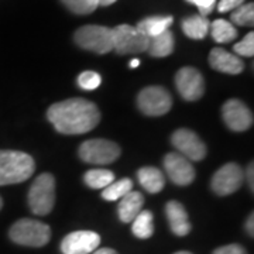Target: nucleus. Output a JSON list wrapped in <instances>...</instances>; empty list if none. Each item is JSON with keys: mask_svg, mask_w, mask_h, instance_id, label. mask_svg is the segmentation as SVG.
<instances>
[{"mask_svg": "<svg viewBox=\"0 0 254 254\" xmlns=\"http://www.w3.org/2000/svg\"><path fill=\"white\" fill-rule=\"evenodd\" d=\"M100 245L98 233L91 230H78L64 237L61 252L64 254H89Z\"/></svg>", "mask_w": 254, "mask_h": 254, "instance_id": "nucleus-14", "label": "nucleus"}, {"mask_svg": "<svg viewBox=\"0 0 254 254\" xmlns=\"http://www.w3.org/2000/svg\"><path fill=\"white\" fill-rule=\"evenodd\" d=\"M55 203V180L51 174L38 175L28 192V206L38 216L51 213Z\"/></svg>", "mask_w": 254, "mask_h": 254, "instance_id": "nucleus-4", "label": "nucleus"}, {"mask_svg": "<svg viewBox=\"0 0 254 254\" xmlns=\"http://www.w3.org/2000/svg\"><path fill=\"white\" fill-rule=\"evenodd\" d=\"M175 85L180 95L188 102L199 100L205 92V81L202 73L192 66H184L177 72Z\"/></svg>", "mask_w": 254, "mask_h": 254, "instance_id": "nucleus-9", "label": "nucleus"}, {"mask_svg": "<svg viewBox=\"0 0 254 254\" xmlns=\"http://www.w3.org/2000/svg\"><path fill=\"white\" fill-rule=\"evenodd\" d=\"M174 18L171 16H153V17H147L141 20L136 26V28L140 33H143L145 37L153 38V37L170 30Z\"/></svg>", "mask_w": 254, "mask_h": 254, "instance_id": "nucleus-19", "label": "nucleus"}, {"mask_svg": "<svg viewBox=\"0 0 254 254\" xmlns=\"http://www.w3.org/2000/svg\"><path fill=\"white\" fill-rule=\"evenodd\" d=\"M116 0H98V4L99 6H103V7H106V6H110V4H113Z\"/></svg>", "mask_w": 254, "mask_h": 254, "instance_id": "nucleus-36", "label": "nucleus"}, {"mask_svg": "<svg viewBox=\"0 0 254 254\" xmlns=\"http://www.w3.org/2000/svg\"><path fill=\"white\" fill-rule=\"evenodd\" d=\"M75 43L92 53L108 54L113 50V33L105 26H83L76 30Z\"/></svg>", "mask_w": 254, "mask_h": 254, "instance_id": "nucleus-5", "label": "nucleus"}, {"mask_svg": "<svg viewBox=\"0 0 254 254\" xmlns=\"http://www.w3.org/2000/svg\"><path fill=\"white\" fill-rule=\"evenodd\" d=\"M147 51L150 55H153L155 58H164L168 57L174 51V34L167 30L158 36L150 38L148 41V48Z\"/></svg>", "mask_w": 254, "mask_h": 254, "instance_id": "nucleus-20", "label": "nucleus"}, {"mask_svg": "<svg viewBox=\"0 0 254 254\" xmlns=\"http://www.w3.org/2000/svg\"><path fill=\"white\" fill-rule=\"evenodd\" d=\"M102 83V78L95 71H85L78 76V85L83 91H95Z\"/></svg>", "mask_w": 254, "mask_h": 254, "instance_id": "nucleus-28", "label": "nucleus"}, {"mask_svg": "<svg viewBox=\"0 0 254 254\" xmlns=\"http://www.w3.org/2000/svg\"><path fill=\"white\" fill-rule=\"evenodd\" d=\"M131 230L138 239H150L154 233V218L150 210H141L136 218L133 219Z\"/></svg>", "mask_w": 254, "mask_h": 254, "instance_id": "nucleus-22", "label": "nucleus"}, {"mask_svg": "<svg viewBox=\"0 0 254 254\" xmlns=\"http://www.w3.org/2000/svg\"><path fill=\"white\" fill-rule=\"evenodd\" d=\"M226 126L233 131H246L253 125V113L242 100L230 99L222 108Z\"/></svg>", "mask_w": 254, "mask_h": 254, "instance_id": "nucleus-12", "label": "nucleus"}, {"mask_svg": "<svg viewBox=\"0 0 254 254\" xmlns=\"http://www.w3.org/2000/svg\"><path fill=\"white\" fill-rule=\"evenodd\" d=\"M233 51L237 55H242V57H253L254 54V34L253 33H249L247 36L239 41L237 44L233 47Z\"/></svg>", "mask_w": 254, "mask_h": 254, "instance_id": "nucleus-29", "label": "nucleus"}, {"mask_svg": "<svg viewBox=\"0 0 254 254\" xmlns=\"http://www.w3.org/2000/svg\"><path fill=\"white\" fill-rule=\"evenodd\" d=\"M120 147L116 143L105 138L86 140L79 147V157L82 161L96 165L112 164L120 157Z\"/></svg>", "mask_w": 254, "mask_h": 254, "instance_id": "nucleus-6", "label": "nucleus"}, {"mask_svg": "<svg viewBox=\"0 0 254 254\" xmlns=\"http://www.w3.org/2000/svg\"><path fill=\"white\" fill-rule=\"evenodd\" d=\"M209 27H210L209 20L200 14L187 17L182 21V31L185 33V36L190 37L192 40L205 38L209 33Z\"/></svg>", "mask_w": 254, "mask_h": 254, "instance_id": "nucleus-21", "label": "nucleus"}, {"mask_svg": "<svg viewBox=\"0 0 254 254\" xmlns=\"http://www.w3.org/2000/svg\"><path fill=\"white\" fill-rule=\"evenodd\" d=\"M209 64L213 69L219 72L229 73V75H237L243 72L245 63L239 55H233L227 53L223 48H213L209 54Z\"/></svg>", "mask_w": 254, "mask_h": 254, "instance_id": "nucleus-15", "label": "nucleus"}, {"mask_svg": "<svg viewBox=\"0 0 254 254\" xmlns=\"http://www.w3.org/2000/svg\"><path fill=\"white\" fill-rule=\"evenodd\" d=\"M232 21L237 26H243V27H252L254 24V4H242L237 9L233 10L232 13Z\"/></svg>", "mask_w": 254, "mask_h": 254, "instance_id": "nucleus-26", "label": "nucleus"}, {"mask_svg": "<svg viewBox=\"0 0 254 254\" xmlns=\"http://www.w3.org/2000/svg\"><path fill=\"white\" fill-rule=\"evenodd\" d=\"M83 181L93 190H105L115 181V174L109 170H91L85 174Z\"/></svg>", "mask_w": 254, "mask_h": 254, "instance_id": "nucleus-24", "label": "nucleus"}, {"mask_svg": "<svg viewBox=\"0 0 254 254\" xmlns=\"http://www.w3.org/2000/svg\"><path fill=\"white\" fill-rule=\"evenodd\" d=\"M245 181L243 170L235 163H229L219 168L212 178V190L219 196H226L240 190Z\"/></svg>", "mask_w": 254, "mask_h": 254, "instance_id": "nucleus-10", "label": "nucleus"}, {"mask_svg": "<svg viewBox=\"0 0 254 254\" xmlns=\"http://www.w3.org/2000/svg\"><path fill=\"white\" fill-rule=\"evenodd\" d=\"M192 4H195L200 11V16L206 17L209 13H212V10L215 9L216 0H187Z\"/></svg>", "mask_w": 254, "mask_h": 254, "instance_id": "nucleus-30", "label": "nucleus"}, {"mask_svg": "<svg viewBox=\"0 0 254 254\" xmlns=\"http://www.w3.org/2000/svg\"><path fill=\"white\" fill-rule=\"evenodd\" d=\"M171 143L178 153L190 161H200L206 155V147L196 133L188 128L177 130L171 137Z\"/></svg>", "mask_w": 254, "mask_h": 254, "instance_id": "nucleus-11", "label": "nucleus"}, {"mask_svg": "<svg viewBox=\"0 0 254 254\" xmlns=\"http://www.w3.org/2000/svg\"><path fill=\"white\" fill-rule=\"evenodd\" d=\"M175 254H192V253H190V252H178V253H175Z\"/></svg>", "mask_w": 254, "mask_h": 254, "instance_id": "nucleus-38", "label": "nucleus"}, {"mask_svg": "<svg viewBox=\"0 0 254 254\" xmlns=\"http://www.w3.org/2000/svg\"><path fill=\"white\" fill-rule=\"evenodd\" d=\"M164 168L175 185H190L195 180V170L188 158L180 153H168L164 158Z\"/></svg>", "mask_w": 254, "mask_h": 254, "instance_id": "nucleus-13", "label": "nucleus"}, {"mask_svg": "<svg viewBox=\"0 0 254 254\" xmlns=\"http://www.w3.org/2000/svg\"><path fill=\"white\" fill-rule=\"evenodd\" d=\"M93 254H118L113 249H109V247H103V249H99L96 250Z\"/></svg>", "mask_w": 254, "mask_h": 254, "instance_id": "nucleus-35", "label": "nucleus"}, {"mask_svg": "<svg viewBox=\"0 0 254 254\" xmlns=\"http://www.w3.org/2000/svg\"><path fill=\"white\" fill-rule=\"evenodd\" d=\"M36 170L31 155L14 150H0V187L27 181Z\"/></svg>", "mask_w": 254, "mask_h": 254, "instance_id": "nucleus-2", "label": "nucleus"}, {"mask_svg": "<svg viewBox=\"0 0 254 254\" xmlns=\"http://www.w3.org/2000/svg\"><path fill=\"white\" fill-rule=\"evenodd\" d=\"M113 33V50L120 55L138 54L148 48L150 38L140 33L136 27L128 24H120L112 30Z\"/></svg>", "mask_w": 254, "mask_h": 254, "instance_id": "nucleus-7", "label": "nucleus"}, {"mask_svg": "<svg viewBox=\"0 0 254 254\" xmlns=\"http://www.w3.org/2000/svg\"><path fill=\"white\" fill-rule=\"evenodd\" d=\"M130 190H133V181L130 178H123L119 181H113L110 185H108L102 192V198L105 200L113 202V200L122 199Z\"/></svg>", "mask_w": 254, "mask_h": 254, "instance_id": "nucleus-25", "label": "nucleus"}, {"mask_svg": "<svg viewBox=\"0 0 254 254\" xmlns=\"http://www.w3.org/2000/svg\"><path fill=\"white\" fill-rule=\"evenodd\" d=\"M137 178L140 185L150 193H158L161 192L165 185V177L164 174L155 168V167H143L138 170Z\"/></svg>", "mask_w": 254, "mask_h": 254, "instance_id": "nucleus-18", "label": "nucleus"}, {"mask_svg": "<svg viewBox=\"0 0 254 254\" xmlns=\"http://www.w3.org/2000/svg\"><path fill=\"white\" fill-rule=\"evenodd\" d=\"M242 4H245V0H220L218 4V10L220 13H226L230 10L237 9Z\"/></svg>", "mask_w": 254, "mask_h": 254, "instance_id": "nucleus-32", "label": "nucleus"}, {"mask_svg": "<svg viewBox=\"0 0 254 254\" xmlns=\"http://www.w3.org/2000/svg\"><path fill=\"white\" fill-rule=\"evenodd\" d=\"M165 213L170 227L174 235L177 236H187L190 232V223L188 213L185 208L177 200H170L165 206Z\"/></svg>", "mask_w": 254, "mask_h": 254, "instance_id": "nucleus-16", "label": "nucleus"}, {"mask_svg": "<svg viewBox=\"0 0 254 254\" xmlns=\"http://www.w3.org/2000/svg\"><path fill=\"white\" fill-rule=\"evenodd\" d=\"M210 34L213 37V40L216 43H220V44H225V43H230L233 41L237 37V30L236 27L230 23V21H226V20H215L213 23H210Z\"/></svg>", "mask_w": 254, "mask_h": 254, "instance_id": "nucleus-23", "label": "nucleus"}, {"mask_svg": "<svg viewBox=\"0 0 254 254\" xmlns=\"http://www.w3.org/2000/svg\"><path fill=\"white\" fill-rule=\"evenodd\" d=\"M47 118L57 131L63 134H85L93 130L100 122V112L91 100L72 98L54 103Z\"/></svg>", "mask_w": 254, "mask_h": 254, "instance_id": "nucleus-1", "label": "nucleus"}, {"mask_svg": "<svg viewBox=\"0 0 254 254\" xmlns=\"http://www.w3.org/2000/svg\"><path fill=\"white\" fill-rule=\"evenodd\" d=\"M137 106L147 116H163L171 109L173 98L163 86H148L138 93Z\"/></svg>", "mask_w": 254, "mask_h": 254, "instance_id": "nucleus-8", "label": "nucleus"}, {"mask_svg": "<svg viewBox=\"0 0 254 254\" xmlns=\"http://www.w3.org/2000/svg\"><path fill=\"white\" fill-rule=\"evenodd\" d=\"M9 236L17 245L43 247L51 239V229L46 223L34 219H20L11 226Z\"/></svg>", "mask_w": 254, "mask_h": 254, "instance_id": "nucleus-3", "label": "nucleus"}, {"mask_svg": "<svg viewBox=\"0 0 254 254\" xmlns=\"http://www.w3.org/2000/svg\"><path fill=\"white\" fill-rule=\"evenodd\" d=\"M213 254H247L245 247L240 245H227L216 249Z\"/></svg>", "mask_w": 254, "mask_h": 254, "instance_id": "nucleus-31", "label": "nucleus"}, {"mask_svg": "<svg viewBox=\"0 0 254 254\" xmlns=\"http://www.w3.org/2000/svg\"><path fill=\"white\" fill-rule=\"evenodd\" d=\"M1 206H3V200H1V198H0V209H1Z\"/></svg>", "mask_w": 254, "mask_h": 254, "instance_id": "nucleus-39", "label": "nucleus"}, {"mask_svg": "<svg viewBox=\"0 0 254 254\" xmlns=\"http://www.w3.org/2000/svg\"><path fill=\"white\" fill-rule=\"evenodd\" d=\"M253 220H254V215L252 213L249 219H247V223H246V229H247V232L253 236L254 235V226H253Z\"/></svg>", "mask_w": 254, "mask_h": 254, "instance_id": "nucleus-34", "label": "nucleus"}, {"mask_svg": "<svg viewBox=\"0 0 254 254\" xmlns=\"http://www.w3.org/2000/svg\"><path fill=\"white\" fill-rule=\"evenodd\" d=\"M138 65H140V61H138V60H131V61H130V68H137V66H138Z\"/></svg>", "mask_w": 254, "mask_h": 254, "instance_id": "nucleus-37", "label": "nucleus"}, {"mask_svg": "<svg viewBox=\"0 0 254 254\" xmlns=\"http://www.w3.org/2000/svg\"><path fill=\"white\" fill-rule=\"evenodd\" d=\"M65 7L75 14H91L99 7L98 0H61Z\"/></svg>", "mask_w": 254, "mask_h": 254, "instance_id": "nucleus-27", "label": "nucleus"}, {"mask_svg": "<svg viewBox=\"0 0 254 254\" xmlns=\"http://www.w3.org/2000/svg\"><path fill=\"white\" fill-rule=\"evenodd\" d=\"M144 203V196L137 192V190H130L119 202V218L125 223L133 222V219L141 212Z\"/></svg>", "mask_w": 254, "mask_h": 254, "instance_id": "nucleus-17", "label": "nucleus"}, {"mask_svg": "<svg viewBox=\"0 0 254 254\" xmlns=\"http://www.w3.org/2000/svg\"><path fill=\"white\" fill-rule=\"evenodd\" d=\"M247 181H249V185H250V190H253L254 188V180H253V163L249 165V168H247Z\"/></svg>", "mask_w": 254, "mask_h": 254, "instance_id": "nucleus-33", "label": "nucleus"}]
</instances>
